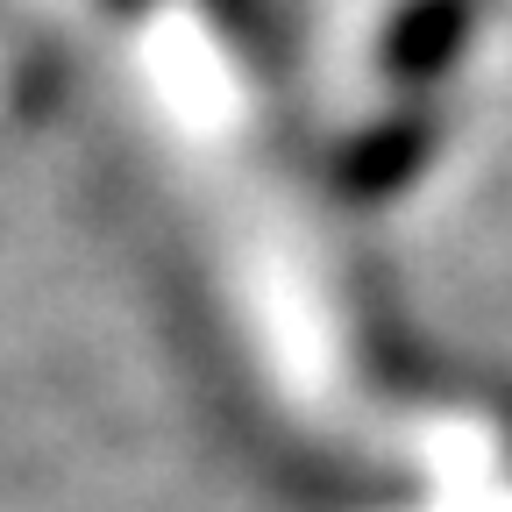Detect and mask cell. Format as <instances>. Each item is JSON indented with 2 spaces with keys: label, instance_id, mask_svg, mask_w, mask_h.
<instances>
[{
  "label": "cell",
  "instance_id": "cell-1",
  "mask_svg": "<svg viewBox=\"0 0 512 512\" xmlns=\"http://www.w3.org/2000/svg\"><path fill=\"white\" fill-rule=\"evenodd\" d=\"M484 29V0H399L377 29V72L406 100H427Z\"/></svg>",
  "mask_w": 512,
  "mask_h": 512
},
{
  "label": "cell",
  "instance_id": "cell-2",
  "mask_svg": "<svg viewBox=\"0 0 512 512\" xmlns=\"http://www.w3.org/2000/svg\"><path fill=\"white\" fill-rule=\"evenodd\" d=\"M434 143H441L434 107H427V100H406V107H392V114L363 121L356 136L335 150V185L349 192V200H363V207L399 200V192L427 171Z\"/></svg>",
  "mask_w": 512,
  "mask_h": 512
},
{
  "label": "cell",
  "instance_id": "cell-3",
  "mask_svg": "<svg viewBox=\"0 0 512 512\" xmlns=\"http://www.w3.org/2000/svg\"><path fill=\"white\" fill-rule=\"evenodd\" d=\"M107 8H114V15H143V8H150V0H107Z\"/></svg>",
  "mask_w": 512,
  "mask_h": 512
}]
</instances>
